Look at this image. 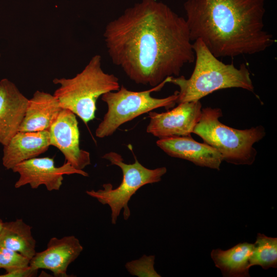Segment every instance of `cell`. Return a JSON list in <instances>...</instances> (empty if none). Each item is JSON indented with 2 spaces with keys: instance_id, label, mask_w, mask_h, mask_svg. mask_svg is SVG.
Masks as SVG:
<instances>
[{
  "instance_id": "6da1fadb",
  "label": "cell",
  "mask_w": 277,
  "mask_h": 277,
  "mask_svg": "<svg viewBox=\"0 0 277 277\" xmlns=\"http://www.w3.org/2000/svg\"><path fill=\"white\" fill-rule=\"evenodd\" d=\"M103 36L113 63L137 84L155 87L195 60L186 19L156 0L126 9Z\"/></svg>"
},
{
  "instance_id": "7a4b0ae2",
  "label": "cell",
  "mask_w": 277,
  "mask_h": 277,
  "mask_svg": "<svg viewBox=\"0 0 277 277\" xmlns=\"http://www.w3.org/2000/svg\"><path fill=\"white\" fill-rule=\"evenodd\" d=\"M265 0H187L191 41L200 38L216 57L264 51L274 42L264 29Z\"/></svg>"
},
{
  "instance_id": "3957f363",
  "label": "cell",
  "mask_w": 277,
  "mask_h": 277,
  "mask_svg": "<svg viewBox=\"0 0 277 277\" xmlns=\"http://www.w3.org/2000/svg\"><path fill=\"white\" fill-rule=\"evenodd\" d=\"M195 53L194 70L189 78L184 76H169L168 83L179 88L176 103L200 101L213 92L224 89L240 88L253 92L250 73L244 64L239 68L219 61L202 39L192 44Z\"/></svg>"
},
{
  "instance_id": "277c9868",
  "label": "cell",
  "mask_w": 277,
  "mask_h": 277,
  "mask_svg": "<svg viewBox=\"0 0 277 277\" xmlns=\"http://www.w3.org/2000/svg\"><path fill=\"white\" fill-rule=\"evenodd\" d=\"M60 86L53 95L63 109L70 110L87 124L95 118L96 103L100 96L120 88L118 78L104 72L102 57L93 56L83 70L72 78H55Z\"/></svg>"
},
{
  "instance_id": "5b68a950",
  "label": "cell",
  "mask_w": 277,
  "mask_h": 277,
  "mask_svg": "<svg viewBox=\"0 0 277 277\" xmlns=\"http://www.w3.org/2000/svg\"><path fill=\"white\" fill-rule=\"evenodd\" d=\"M219 108H202L200 119L192 133L201 137L221 155L223 161L234 165L253 163L257 154L253 145L266 135L262 126L236 129L222 123Z\"/></svg>"
},
{
  "instance_id": "8992f818",
  "label": "cell",
  "mask_w": 277,
  "mask_h": 277,
  "mask_svg": "<svg viewBox=\"0 0 277 277\" xmlns=\"http://www.w3.org/2000/svg\"><path fill=\"white\" fill-rule=\"evenodd\" d=\"M168 78L145 91H132L122 85L118 90L103 94L101 99L107 104L108 110L95 130V136L99 138L110 136L121 125L142 114L159 108H172L176 103L177 91L164 98L151 95L152 92L160 91L168 83Z\"/></svg>"
},
{
  "instance_id": "52a82bcc",
  "label": "cell",
  "mask_w": 277,
  "mask_h": 277,
  "mask_svg": "<svg viewBox=\"0 0 277 277\" xmlns=\"http://www.w3.org/2000/svg\"><path fill=\"white\" fill-rule=\"evenodd\" d=\"M102 158L108 160L111 165L121 168L123 173L122 181L114 189L111 184L108 183L103 185L102 189L87 190L86 193L102 204L110 207L111 223L115 224L122 209L124 220H127L130 217L128 202L136 192L145 185L161 181L162 177L166 173L167 169L165 167L148 169L136 158L133 163L126 164L120 154L112 151L105 154Z\"/></svg>"
},
{
  "instance_id": "ba28073f",
  "label": "cell",
  "mask_w": 277,
  "mask_h": 277,
  "mask_svg": "<svg viewBox=\"0 0 277 277\" xmlns=\"http://www.w3.org/2000/svg\"><path fill=\"white\" fill-rule=\"evenodd\" d=\"M12 170L19 175L14 184L15 188L29 185L32 189H37L41 185H45L49 191L60 189L64 175H89L84 170H77L67 162L56 167L53 159L49 157H36L25 161L17 164Z\"/></svg>"
},
{
  "instance_id": "9c48e42d",
  "label": "cell",
  "mask_w": 277,
  "mask_h": 277,
  "mask_svg": "<svg viewBox=\"0 0 277 277\" xmlns=\"http://www.w3.org/2000/svg\"><path fill=\"white\" fill-rule=\"evenodd\" d=\"M200 101L184 102L165 112H149L147 133L159 139L190 136L202 113Z\"/></svg>"
},
{
  "instance_id": "30bf717a",
  "label": "cell",
  "mask_w": 277,
  "mask_h": 277,
  "mask_svg": "<svg viewBox=\"0 0 277 277\" xmlns=\"http://www.w3.org/2000/svg\"><path fill=\"white\" fill-rule=\"evenodd\" d=\"M48 131L50 145L61 151L66 162L78 170L90 165L89 152L80 147V131L74 113L63 109Z\"/></svg>"
},
{
  "instance_id": "8fae6325",
  "label": "cell",
  "mask_w": 277,
  "mask_h": 277,
  "mask_svg": "<svg viewBox=\"0 0 277 277\" xmlns=\"http://www.w3.org/2000/svg\"><path fill=\"white\" fill-rule=\"evenodd\" d=\"M83 250L79 240L74 235L60 239L53 237L49 241L46 249L36 252L30 260V266L37 270H49L55 276L67 277L68 267Z\"/></svg>"
},
{
  "instance_id": "7c38bea8",
  "label": "cell",
  "mask_w": 277,
  "mask_h": 277,
  "mask_svg": "<svg viewBox=\"0 0 277 277\" xmlns=\"http://www.w3.org/2000/svg\"><path fill=\"white\" fill-rule=\"evenodd\" d=\"M28 102L12 81L0 80V144L3 146L19 131Z\"/></svg>"
},
{
  "instance_id": "4fadbf2b",
  "label": "cell",
  "mask_w": 277,
  "mask_h": 277,
  "mask_svg": "<svg viewBox=\"0 0 277 277\" xmlns=\"http://www.w3.org/2000/svg\"><path fill=\"white\" fill-rule=\"evenodd\" d=\"M156 145L171 157L186 160L201 167L219 170L223 161L214 148L195 141L191 135L159 139Z\"/></svg>"
},
{
  "instance_id": "5bb4252c",
  "label": "cell",
  "mask_w": 277,
  "mask_h": 277,
  "mask_svg": "<svg viewBox=\"0 0 277 277\" xmlns=\"http://www.w3.org/2000/svg\"><path fill=\"white\" fill-rule=\"evenodd\" d=\"M50 146L48 130L18 131L4 146L3 165L6 169H12L17 164L44 153Z\"/></svg>"
},
{
  "instance_id": "9a60e30c",
  "label": "cell",
  "mask_w": 277,
  "mask_h": 277,
  "mask_svg": "<svg viewBox=\"0 0 277 277\" xmlns=\"http://www.w3.org/2000/svg\"><path fill=\"white\" fill-rule=\"evenodd\" d=\"M63 109L53 94L36 91L29 100L19 131H48Z\"/></svg>"
},
{
  "instance_id": "2e32d148",
  "label": "cell",
  "mask_w": 277,
  "mask_h": 277,
  "mask_svg": "<svg viewBox=\"0 0 277 277\" xmlns=\"http://www.w3.org/2000/svg\"><path fill=\"white\" fill-rule=\"evenodd\" d=\"M252 249V243H240L228 250L213 249L211 257L224 276L247 277L250 276L249 260Z\"/></svg>"
},
{
  "instance_id": "e0dca14e",
  "label": "cell",
  "mask_w": 277,
  "mask_h": 277,
  "mask_svg": "<svg viewBox=\"0 0 277 277\" xmlns=\"http://www.w3.org/2000/svg\"><path fill=\"white\" fill-rule=\"evenodd\" d=\"M0 247L16 251L31 260L36 252L32 227L22 219L4 222L0 232Z\"/></svg>"
},
{
  "instance_id": "ac0fdd59",
  "label": "cell",
  "mask_w": 277,
  "mask_h": 277,
  "mask_svg": "<svg viewBox=\"0 0 277 277\" xmlns=\"http://www.w3.org/2000/svg\"><path fill=\"white\" fill-rule=\"evenodd\" d=\"M259 265L264 269L277 267V238L258 233L253 244L249 267Z\"/></svg>"
},
{
  "instance_id": "d6986e66",
  "label": "cell",
  "mask_w": 277,
  "mask_h": 277,
  "mask_svg": "<svg viewBox=\"0 0 277 277\" xmlns=\"http://www.w3.org/2000/svg\"><path fill=\"white\" fill-rule=\"evenodd\" d=\"M155 256L143 255L138 259L127 262L125 268L130 274L138 277H160L154 269Z\"/></svg>"
},
{
  "instance_id": "ffe728a7",
  "label": "cell",
  "mask_w": 277,
  "mask_h": 277,
  "mask_svg": "<svg viewBox=\"0 0 277 277\" xmlns=\"http://www.w3.org/2000/svg\"><path fill=\"white\" fill-rule=\"evenodd\" d=\"M30 260L14 250L0 247V269L6 272L29 266Z\"/></svg>"
},
{
  "instance_id": "44dd1931",
  "label": "cell",
  "mask_w": 277,
  "mask_h": 277,
  "mask_svg": "<svg viewBox=\"0 0 277 277\" xmlns=\"http://www.w3.org/2000/svg\"><path fill=\"white\" fill-rule=\"evenodd\" d=\"M37 269L29 266L0 275V277H32L37 275Z\"/></svg>"
},
{
  "instance_id": "7402d4cb",
  "label": "cell",
  "mask_w": 277,
  "mask_h": 277,
  "mask_svg": "<svg viewBox=\"0 0 277 277\" xmlns=\"http://www.w3.org/2000/svg\"><path fill=\"white\" fill-rule=\"evenodd\" d=\"M3 223L4 222H3V221L0 219V232L2 229Z\"/></svg>"
},
{
  "instance_id": "603a6c76",
  "label": "cell",
  "mask_w": 277,
  "mask_h": 277,
  "mask_svg": "<svg viewBox=\"0 0 277 277\" xmlns=\"http://www.w3.org/2000/svg\"><path fill=\"white\" fill-rule=\"evenodd\" d=\"M1 54H0V57H1Z\"/></svg>"
}]
</instances>
